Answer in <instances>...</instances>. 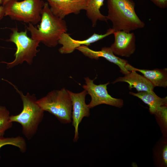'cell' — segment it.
Masks as SVG:
<instances>
[{
    "label": "cell",
    "mask_w": 167,
    "mask_h": 167,
    "mask_svg": "<svg viewBox=\"0 0 167 167\" xmlns=\"http://www.w3.org/2000/svg\"><path fill=\"white\" fill-rule=\"evenodd\" d=\"M162 158L164 163L165 165H167V146H165L163 150Z\"/></svg>",
    "instance_id": "21"
},
{
    "label": "cell",
    "mask_w": 167,
    "mask_h": 167,
    "mask_svg": "<svg viewBox=\"0 0 167 167\" xmlns=\"http://www.w3.org/2000/svg\"><path fill=\"white\" fill-rule=\"evenodd\" d=\"M8 145L18 148L22 153L25 152L27 150V146L25 140L23 137L19 136L10 137L0 136V149L2 147Z\"/></svg>",
    "instance_id": "17"
},
{
    "label": "cell",
    "mask_w": 167,
    "mask_h": 167,
    "mask_svg": "<svg viewBox=\"0 0 167 167\" xmlns=\"http://www.w3.org/2000/svg\"><path fill=\"white\" fill-rule=\"evenodd\" d=\"M129 71H135L142 73L154 87L166 88L167 86V69L156 68L153 70L141 69L135 68L129 64L127 67Z\"/></svg>",
    "instance_id": "14"
},
{
    "label": "cell",
    "mask_w": 167,
    "mask_h": 167,
    "mask_svg": "<svg viewBox=\"0 0 167 167\" xmlns=\"http://www.w3.org/2000/svg\"><path fill=\"white\" fill-rule=\"evenodd\" d=\"M104 0H88L85 10L86 15L91 21L92 27H95L98 20L107 22L106 16L100 12V9L104 5Z\"/></svg>",
    "instance_id": "16"
},
{
    "label": "cell",
    "mask_w": 167,
    "mask_h": 167,
    "mask_svg": "<svg viewBox=\"0 0 167 167\" xmlns=\"http://www.w3.org/2000/svg\"><path fill=\"white\" fill-rule=\"evenodd\" d=\"M85 84L83 86L91 97V101L88 105L90 109L98 105L105 104L121 108L123 105V101L121 99L112 97L108 93L107 86L109 82L104 84L96 85L94 84V80L88 77L84 78Z\"/></svg>",
    "instance_id": "7"
},
{
    "label": "cell",
    "mask_w": 167,
    "mask_h": 167,
    "mask_svg": "<svg viewBox=\"0 0 167 167\" xmlns=\"http://www.w3.org/2000/svg\"><path fill=\"white\" fill-rule=\"evenodd\" d=\"M3 0H0V21L5 16L4 10V6H1L2 4Z\"/></svg>",
    "instance_id": "22"
},
{
    "label": "cell",
    "mask_w": 167,
    "mask_h": 167,
    "mask_svg": "<svg viewBox=\"0 0 167 167\" xmlns=\"http://www.w3.org/2000/svg\"><path fill=\"white\" fill-rule=\"evenodd\" d=\"M161 118L165 126L167 124V105L163 106L160 110L156 114Z\"/></svg>",
    "instance_id": "19"
},
{
    "label": "cell",
    "mask_w": 167,
    "mask_h": 167,
    "mask_svg": "<svg viewBox=\"0 0 167 167\" xmlns=\"http://www.w3.org/2000/svg\"><path fill=\"white\" fill-rule=\"evenodd\" d=\"M68 91L72 102V124L75 129L73 141L76 142L79 138V125L84 118L89 116L90 109L85 103V97L88 94L86 90L84 89L78 93Z\"/></svg>",
    "instance_id": "8"
},
{
    "label": "cell",
    "mask_w": 167,
    "mask_h": 167,
    "mask_svg": "<svg viewBox=\"0 0 167 167\" xmlns=\"http://www.w3.org/2000/svg\"><path fill=\"white\" fill-rule=\"evenodd\" d=\"M45 2L42 0H24L10 2L4 6L5 16L11 19L36 24L40 21Z\"/></svg>",
    "instance_id": "6"
},
{
    "label": "cell",
    "mask_w": 167,
    "mask_h": 167,
    "mask_svg": "<svg viewBox=\"0 0 167 167\" xmlns=\"http://www.w3.org/2000/svg\"><path fill=\"white\" fill-rule=\"evenodd\" d=\"M12 32L8 41L13 43L16 50L14 59L10 62H1L6 64L8 68H11L25 62L32 65L33 58L39 52L37 49L40 41L29 37L27 35V30L19 32L17 28H11Z\"/></svg>",
    "instance_id": "5"
},
{
    "label": "cell",
    "mask_w": 167,
    "mask_h": 167,
    "mask_svg": "<svg viewBox=\"0 0 167 167\" xmlns=\"http://www.w3.org/2000/svg\"><path fill=\"white\" fill-rule=\"evenodd\" d=\"M114 40L110 48L113 54L117 56L129 57L136 49V38L133 32L124 31H115Z\"/></svg>",
    "instance_id": "11"
},
{
    "label": "cell",
    "mask_w": 167,
    "mask_h": 167,
    "mask_svg": "<svg viewBox=\"0 0 167 167\" xmlns=\"http://www.w3.org/2000/svg\"><path fill=\"white\" fill-rule=\"evenodd\" d=\"M18 0H3L2 6H4L10 2Z\"/></svg>",
    "instance_id": "23"
},
{
    "label": "cell",
    "mask_w": 167,
    "mask_h": 167,
    "mask_svg": "<svg viewBox=\"0 0 167 167\" xmlns=\"http://www.w3.org/2000/svg\"><path fill=\"white\" fill-rule=\"evenodd\" d=\"M19 94L23 103L21 112L16 115L10 116L11 121L20 124L22 127L23 134L28 140L31 139L36 134L39 125L42 121L44 111L37 102L34 94H23L16 86L8 82Z\"/></svg>",
    "instance_id": "3"
},
{
    "label": "cell",
    "mask_w": 167,
    "mask_h": 167,
    "mask_svg": "<svg viewBox=\"0 0 167 167\" xmlns=\"http://www.w3.org/2000/svg\"><path fill=\"white\" fill-rule=\"evenodd\" d=\"M37 102L44 111L54 116L62 123L67 124L72 121V102L68 90L65 88L54 90Z\"/></svg>",
    "instance_id": "4"
},
{
    "label": "cell",
    "mask_w": 167,
    "mask_h": 167,
    "mask_svg": "<svg viewBox=\"0 0 167 167\" xmlns=\"http://www.w3.org/2000/svg\"><path fill=\"white\" fill-rule=\"evenodd\" d=\"M114 30L112 28L108 29L104 34H98L94 33L89 37L83 40H76L72 38L70 34L67 32L63 33L61 36L58 44L62 47L58 49L62 54H69L73 52L76 49L82 45L89 46L91 44L102 40L113 33Z\"/></svg>",
    "instance_id": "9"
},
{
    "label": "cell",
    "mask_w": 167,
    "mask_h": 167,
    "mask_svg": "<svg viewBox=\"0 0 167 167\" xmlns=\"http://www.w3.org/2000/svg\"><path fill=\"white\" fill-rule=\"evenodd\" d=\"M10 116L6 107L0 105V136H3L6 131L12 127L13 122L10 120Z\"/></svg>",
    "instance_id": "18"
},
{
    "label": "cell",
    "mask_w": 167,
    "mask_h": 167,
    "mask_svg": "<svg viewBox=\"0 0 167 167\" xmlns=\"http://www.w3.org/2000/svg\"><path fill=\"white\" fill-rule=\"evenodd\" d=\"M108 20L113 24L115 31H131L142 28L144 23L139 18L135 10V3L132 0H107Z\"/></svg>",
    "instance_id": "2"
},
{
    "label": "cell",
    "mask_w": 167,
    "mask_h": 167,
    "mask_svg": "<svg viewBox=\"0 0 167 167\" xmlns=\"http://www.w3.org/2000/svg\"><path fill=\"white\" fill-rule=\"evenodd\" d=\"M118 82H125L128 84L129 89L134 88L138 92L153 91L154 86L143 75L137 73L135 71H130L122 77H119L113 82L115 84Z\"/></svg>",
    "instance_id": "13"
},
{
    "label": "cell",
    "mask_w": 167,
    "mask_h": 167,
    "mask_svg": "<svg viewBox=\"0 0 167 167\" xmlns=\"http://www.w3.org/2000/svg\"><path fill=\"white\" fill-rule=\"evenodd\" d=\"M55 16L63 19L71 14L77 15L85 10L88 0H46Z\"/></svg>",
    "instance_id": "10"
},
{
    "label": "cell",
    "mask_w": 167,
    "mask_h": 167,
    "mask_svg": "<svg viewBox=\"0 0 167 167\" xmlns=\"http://www.w3.org/2000/svg\"><path fill=\"white\" fill-rule=\"evenodd\" d=\"M41 23L36 28L28 24L26 26L31 38L39 41L50 47L56 46L61 35L67 32V27L65 20L57 17L51 12L48 3L45 2L41 13Z\"/></svg>",
    "instance_id": "1"
},
{
    "label": "cell",
    "mask_w": 167,
    "mask_h": 167,
    "mask_svg": "<svg viewBox=\"0 0 167 167\" xmlns=\"http://www.w3.org/2000/svg\"><path fill=\"white\" fill-rule=\"evenodd\" d=\"M84 55L92 59H98L100 58H103L109 61L117 66L120 69V71L124 75L130 71L126 69L129 64L127 60L116 56L113 52L110 47H102L101 50L95 51L90 49L88 46L82 45L76 49Z\"/></svg>",
    "instance_id": "12"
},
{
    "label": "cell",
    "mask_w": 167,
    "mask_h": 167,
    "mask_svg": "<svg viewBox=\"0 0 167 167\" xmlns=\"http://www.w3.org/2000/svg\"><path fill=\"white\" fill-rule=\"evenodd\" d=\"M129 94L136 96L149 106V109L152 114H156L162 106L167 105V97L161 98L157 96L154 91L139 92L134 93L130 92Z\"/></svg>",
    "instance_id": "15"
},
{
    "label": "cell",
    "mask_w": 167,
    "mask_h": 167,
    "mask_svg": "<svg viewBox=\"0 0 167 167\" xmlns=\"http://www.w3.org/2000/svg\"><path fill=\"white\" fill-rule=\"evenodd\" d=\"M158 7L165 8L167 7V0H150Z\"/></svg>",
    "instance_id": "20"
}]
</instances>
